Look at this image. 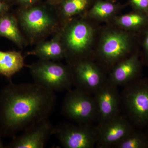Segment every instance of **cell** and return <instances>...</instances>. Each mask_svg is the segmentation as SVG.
I'll return each instance as SVG.
<instances>
[{
	"label": "cell",
	"instance_id": "cell-1",
	"mask_svg": "<svg viewBox=\"0 0 148 148\" xmlns=\"http://www.w3.org/2000/svg\"><path fill=\"white\" fill-rule=\"evenodd\" d=\"M55 92L34 83L10 81L0 90V137L13 138L53 113Z\"/></svg>",
	"mask_w": 148,
	"mask_h": 148
},
{
	"label": "cell",
	"instance_id": "cell-2",
	"mask_svg": "<svg viewBox=\"0 0 148 148\" xmlns=\"http://www.w3.org/2000/svg\"><path fill=\"white\" fill-rule=\"evenodd\" d=\"M120 101L127 119L136 127L148 125V80L133 81L125 85Z\"/></svg>",
	"mask_w": 148,
	"mask_h": 148
},
{
	"label": "cell",
	"instance_id": "cell-3",
	"mask_svg": "<svg viewBox=\"0 0 148 148\" xmlns=\"http://www.w3.org/2000/svg\"><path fill=\"white\" fill-rule=\"evenodd\" d=\"M61 113L71 122L92 124L98 120V109L91 94L76 88L68 90L61 106Z\"/></svg>",
	"mask_w": 148,
	"mask_h": 148
},
{
	"label": "cell",
	"instance_id": "cell-4",
	"mask_svg": "<svg viewBox=\"0 0 148 148\" xmlns=\"http://www.w3.org/2000/svg\"><path fill=\"white\" fill-rule=\"evenodd\" d=\"M30 69L35 83L54 92L68 91L73 85L72 75L61 64L41 60Z\"/></svg>",
	"mask_w": 148,
	"mask_h": 148
},
{
	"label": "cell",
	"instance_id": "cell-5",
	"mask_svg": "<svg viewBox=\"0 0 148 148\" xmlns=\"http://www.w3.org/2000/svg\"><path fill=\"white\" fill-rule=\"evenodd\" d=\"M53 135L64 148H93L97 142V127L65 122L55 126Z\"/></svg>",
	"mask_w": 148,
	"mask_h": 148
},
{
	"label": "cell",
	"instance_id": "cell-6",
	"mask_svg": "<svg viewBox=\"0 0 148 148\" xmlns=\"http://www.w3.org/2000/svg\"><path fill=\"white\" fill-rule=\"evenodd\" d=\"M96 146L99 148H112L123 140L134 129L127 118L118 116L98 123Z\"/></svg>",
	"mask_w": 148,
	"mask_h": 148
},
{
	"label": "cell",
	"instance_id": "cell-7",
	"mask_svg": "<svg viewBox=\"0 0 148 148\" xmlns=\"http://www.w3.org/2000/svg\"><path fill=\"white\" fill-rule=\"evenodd\" d=\"M54 127L49 119L44 120L14 136L5 148H44L53 135Z\"/></svg>",
	"mask_w": 148,
	"mask_h": 148
},
{
	"label": "cell",
	"instance_id": "cell-8",
	"mask_svg": "<svg viewBox=\"0 0 148 148\" xmlns=\"http://www.w3.org/2000/svg\"><path fill=\"white\" fill-rule=\"evenodd\" d=\"M117 87L108 79L94 93L93 97L98 109L99 123L120 114V96Z\"/></svg>",
	"mask_w": 148,
	"mask_h": 148
},
{
	"label": "cell",
	"instance_id": "cell-9",
	"mask_svg": "<svg viewBox=\"0 0 148 148\" xmlns=\"http://www.w3.org/2000/svg\"><path fill=\"white\" fill-rule=\"evenodd\" d=\"M73 84L76 88L94 94L106 82L97 66L92 62L80 61L74 68Z\"/></svg>",
	"mask_w": 148,
	"mask_h": 148
},
{
	"label": "cell",
	"instance_id": "cell-10",
	"mask_svg": "<svg viewBox=\"0 0 148 148\" xmlns=\"http://www.w3.org/2000/svg\"><path fill=\"white\" fill-rule=\"evenodd\" d=\"M131 44V39L127 34L121 32H109L104 35L101 41V57L106 62H116L129 51Z\"/></svg>",
	"mask_w": 148,
	"mask_h": 148
},
{
	"label": "cell",
	"instance_id": "cell-11",
	"mask_svg": "<svg viewBox=\"0 0 148 148\" xmlns=\"http://www.w3.org/2000/svg\"><path fill=\"white\" fill-rule=\"evenodd\" d=\"M20 21L27 32L34 36L45 33L50 29L54 23L49 13L39 7L24 11L20 15Z\"/></svg>",
	"mask_w": 148,
	"mask_h": 148
},
{
	"label": "cell",
	"instance_id": "cell-12",
	"mask_svg": "<svg viewBox=\"0 0 148 148\" xmlns=\"http://www.w3.org/2000/svg\"><path fill=\"white\" fill-rule=\"evenodd\" d=\"M93 30L88 24L77 22L70 27L66 33V42L70 50L76 54L83 53L90 45Z\"/></svg>",
	"mask_w": 148,
	"mask_h": 148
},
{
	"label": "cell",
	"instance_id": "cell-13",
	"mask_svg": "<svg viewBox=\"0 0 148 148\" xmlns=\"http://www.w3.org/2000/svg\"><path fill=\"white\" fill-rule=\"evenodd\" d=\"M141 63L136 53L120 62L111 74L109 80L116 86L123 85L136 79L140 73Z\"/></svg>",
	"mask_w": 148,
	"mask_h": 148
},
{
	"label": "cell",
	"instance_id": "cell-14",
	"mask_svg": "<svg viewBox=\"0 0 148 148\" xmlns=\"http://www.w3.org/2000/svg\"><path fill=\"white\" fill-rule=\"evenodd\" d=\"M24 66V58L20 52L0 50V75L10 79Z\"/></svg>",
	"mask_w": 148,
	"mask_h": 148
},
{
	"label": "cell",
	"instance_id": "cell-15",
	"mask_svg": "<svg viewBox=\"0 0 148 148\" xmlns=\"http://www.w3.org/2000/svg\"><path fill=\"white\" fill-rule=\"evenodd\" d=\"M0 36L8 39L16 45L21 46L23 44L24 39L13 15L7 13L0 17Z\"/></svg>",
	"mask_w": 148,
	"mask_h": 148
},
{
	"label": "cell",
	"instance_id": "cell-16",
	"mask_svg": "<svg viewBox=\"0 0 148 148\" xmlns=\"http://www.w3.org/2000/svg\"><path fill=\"white\" fill-rule=\"evenodd\" d=\"M29 54L36 56L41 60L50 61L61 59L64 52L59 41L55 39L41 44Z\"/></svg>",
	"mask_w": 148,
	"mask_h": 148
},
{
	"label": "cell",
	"instance_id": "cell-17",
	"mask_svg": "<svg viewBox=\"0 0 148 148\" xmlns=\"http://www.w3.org/2000/svg\"><path fill=\"white\" fill-rule=\"evenodd\" d=\"M116 23L126 29H140L148 25V16L136 11L120 16L117 19Z\"/></svg>",
	"mask_w": 148,
	"mask_h": 148
},
{
	"label": "cell",
	"instance_id": "cell-18",
	"mask_svg": "<svg viewBox=\"0 0 148 148\" xmlns=\"http://www.w3.org/2000/svg\"><path fill=\"white\" fill-rule=\"evenodd\" d=\"M114 148H148V138L146 134L136 131L135 129Z\"/></svg>",
	"mask_w": 148,
	"mask_h": 148
},
{
	"label": "cell",
	"instance_id": "cell-19",
	"mask_svg": "<svg viewBox=\"0 0 148 148\" xmlns=\"http://www.w3.org/2000/svg\"><path fill=\"white\" fill-rule=\"evenodd\" d=\"M115 5L109 2L99 1L92 7L90 11V16L98 18H105L110 16L115 11Z\"/></svg>",
	"mask_w": 148,
	"mask_h": 148
},
{
	"label": "cell",
	"instance_id": "cell-20",
	"mask_svg": "<svg viewBox=\"0 0 148 148\" xmlns=\"http://www.w3.org/2000/svg\"><path fill=\"white\" fill-rule=\"evenodd\" d=\"M88 0H66L63 6V12L67 16L79 13L86 7Z\"/></svg>",
	"mask_w": 148,
	"mask_h": 148
},
{
	"label": "cell",
	"instance_id": "cell-21",
	"mask_svg": "<svg viewBox=\"0 0 148 148\" xmlns=\"http://www.w3.org/2000/svg\"><path fill=\"white\" fill-rule=\"evenodd\" d=\"M130 1L136 11L148 16V0H130Z\"/></svg>",
	"mask_w": 148,
	"mask_h": 148
},
{
	"label": "cell",
	"instance_id": "cell-22",
	"mask_svg": "<svg viewBox=\"0 0 148 148\" xmlns=\"http://www.w3.org/2000/svg\"><path fill=\"white\" fill-rule=\"evenodd\" d=\"M147 29L144 33L145 34L143 39V47L145 56L148 63V25L147 26Z\"/></svg>",
	"mask_w": 148,
	"mask_h": 148
},
{
	"label": "cell",
	"instance_id": "cell-23",
	"mask_svg": "<svg viewBox=\"0 0 148 148\" xmlns=\"http://www.w3.org/2000/svg\"><path fill=\"white\" fill-rule=\"evenodd\" d=\"M9 9L8 5L5 2L0 0V17L7 13Z\"/></svg>",
	"mask_w": 148,
	"mask_h": 148
},
{
	"label": "cell",
	"instance_id": "cell-24",
	"mask_svg": "<svg viewBox=\"0 0 148 148\" xmlns=\"http://www.w3.org/2000/svg\"><path fill=\"white\" fill-rule=\"evenodd\" d=\"M20 2L26 5H30L33 3L35 2L37 0H18Z\"/></svg>",
	"mask_w": 148,
	"mask_h": 148
},
{
	"label": "cell",
	"instance_id": "cell-25",
	"mask_svg": "<svg viewBox=\"0 0 148 148\" xmlns=\"http://www.w3.org/2000/svg\"><path fill=\"white\" fill-rule=\"evenodd\" d=\"M5 148V146L3 145L2 141L1 139V137H0V148Z\"/></svg>",
	"mask_w": 148,
	"mask_h": 148
},
{
	"label": "cell",
	"instance_id": "cell-26",
	"mask_svg": "<svg viewBox=\"0 0 148 148\" xmlns=\"http://www.w3.org/2000/svg\"><path fill=\"white\" fill-rule=\"evenodd\" d=\"M2 1H3L6 2V1H11V0H2Z\"/></svg>",
	"mask_w": 148,
	"mask_h": 148
},
{
	"label": "cell",
	"instance_id": "cell-27",
	"mask_svg": "<svg viewBox=\"0 0 148 148\" xmlns=\"http://www.w3.org/2000/svg\"><path fill=\"white\" fill-rule=\"evenodd\" d=\"M52 1H60V0H52Z\"/></svg>",
	"mask_w": 148,
	"mask_h": 148
},
{
	"label": "cell",
	"instance_id": "cell-28",
	"mask_svg": "<svg viewBox=\"0 0 148 148\" xmlns=\"http://www.w3.org/2000/svg\"><path fill=\"white\" fill-rule=\"evenodd\" d=\"M146 134V135H147V137H148V131L147 133V134Z\"/></svg>",
	"mask_w": 148,
	"mask_h": 148
}]
</instances>
